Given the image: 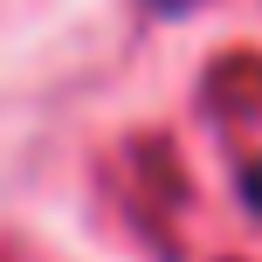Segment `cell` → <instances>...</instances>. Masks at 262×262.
Listing matches in <instances>:
<instances>
[{
  "instance_id": "6da1fadb",
  "label": "cell",
  "mask_w": 262,
  "mask_h": 262,
  "mask_svg": "<svg viewBox=\"0 0 262 262\" xmlns=\"http://www.w3.org/2000/svg\"><path fill=\"white\" fill-rule=\"evenodd\" d=\"M242 193H249V207L262 214V166H249V180H242Z\"/></svg>"
}]
</instances>
